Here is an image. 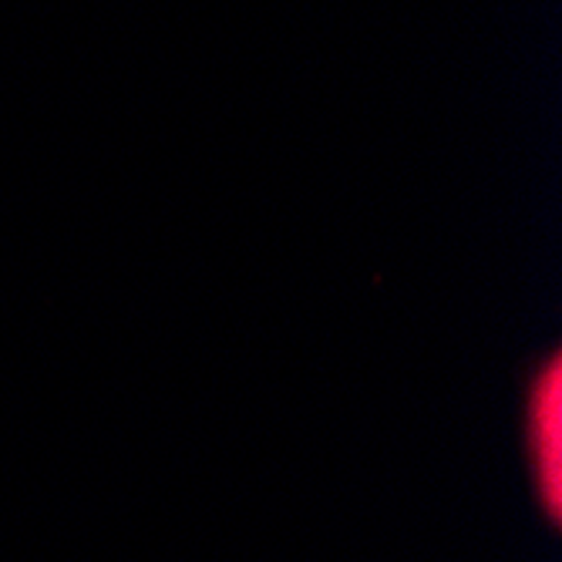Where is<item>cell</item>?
Wrapping results in <instances>:
<instances>
[{"instance_id":"cell-1","label":"cell","mask_w":562,"mask_h":562,"mask_svg":"<svg viewBox=\"0 0 562 562\" xmlns=\"http://www.w3.org/2000/svg\"><path fill=\"white\" fill-rule=\"evenodd\" d=\"M529 441L536 454V475L539 492L549 508V516L559 519V498H562V368L552 357L549 368L539 374L529 401Z\"/></svg>"}]
</instances>
